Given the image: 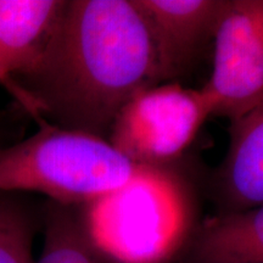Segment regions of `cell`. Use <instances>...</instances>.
I'll return each mask as SVG.
<instances>
[{"mask_svg": "<svg viewBox=\"0 0 263 263\" xmlns=\"http://www.w3.org/2000/svg\"><path fill=\"white\" fill-rule=\"evenodd\" d=\"M195 263H263V205L221 213L207 221L194 242Z\"/></svg>", "mask_w": 263, "mask_h": 263, "instance_id": "9c48e42d", "label": "cell"}, {"mask_svg": "<svg viewBox=\"0 0 263 263\" xmlns=\"http://www.w3.org/2000/svg\"><path fill=\"white\" fill-rule=\"evenodd\" d=\"M37 123L27 139L0 147V192L39 193L83 207L160 171L137 166L103 138Z\"/></svg>", "mask_w": 263, "mask_h": 263, "instance_id": "7a4b0ae2", "label": "cell"}, {"mask_svg": "<svg viewBox=\"0 0 263 263\" xmlns=\"http://www.w3.org/2000/svg\"><path fill=\"white\" fill-rule=\"evenodd\" d=\"M212 45L211 76L201 90L211 116L232 123L263 98V0H228Z\"/></svg>", "mask_w": 263, "mask_h": 263, "instance_id": "5b68a950", "label": "cell"}, {"mask_svg": "<svg viewBox=\"0 0 263 263\" xmlns=\"http://www.w3.org/2000/svg\"><path fill=\"white\" fill-rule=\"evenodd\" d=\"M210 116L201 88L159 83L138 91L121 108L107 141L137 166L166 170L188 150Z\"/></svg>", "mask_w": 263, "mask_h": 263, "instance_id": "277c9868", "label": "cell"}, {"mask_svg": "<svg viewBox=\"0 0 263 263\" xmlns=\"http://www.w3.org/2000/svg\"><path fill=\"white\" fill-rule=\"evenodd\" d=\"M213 189L222 213L263 205V98L230 123L229 146L216 171Z\"/></svg>", "mask_w": 263, "mask_h": 263, "instance_id": "ba28073f", "label": "cell"}, {"mask_svg": "<svg viewBox=\"0 0 263 263\" xmlns=\"http://www.w3.org/2000/svg\"><path fill=\"white\" fill-rule=\"evenodd\" d=\"M67 0H0V84L32 70L50 44Z\"/></svg>", "mask_w": 263, "mask_h": 263, "instance_id": "52a82bcc", "label": "cell"}, {"mask_svg": "<svg viewBox=\"0 0 263 263\" xmlns=\"http://www.w3.org/2000/svg\"><path fill=\"white\" fill-rule=\"evenodd\" d=\"M166 170L82 207L91 241L114 263H162L182 244L188 218L172 192H151Z\"/></svg>", "mask_w": 263, "mask_h": 263, "instance_id": "3957f363", "label": "cell"}, {"mask_svg": "<svg viewBox=\"0 0 263 263\" xmlns=\"http://www.w3.org/2000/svg\"><path fill=\"white\" fill-rule=\"evenodd\" d=\"M228 0H133L149 28L162 82L185 72L213 41Z\"/></svg>", "mask_w": 263, "mask_h": 263, "instance_id": "8992f818", "label": "cell"}, {"mask_svg": "<svg viewBox=\"0 0 263 263\" xmlns=\"http://www.w3.org/2000/svg\"><path fill=\"white\" fill-rule=\"evenodd\" d=\"M37 212L21 193L0 192V263H34Z\"/></svg>", "mask_w": 263, "mask_h": 263, "instance_id": "8fae6325", "label": "cell"}, {"mask_svg": "<svg viewBox=\"0 0 263 263\" xmlns=\"http://www.w3.org/2000/svg\"><path fill=\"white\" fill-rule=\"evenodd\" d=\"M159 83L155 44L133 0H67L41 61L5 89L35 122L107 140L129 99Z\"/></svg>", "mask_w": 263, "mask_h": 263, "instance_id": "6da1fadb", "label": "cell"}, {"mask_svg": "<svg viewBox=\"0 0 263 263\" xmlns=\"http://www.w3.org/2000/svg\"><path fill=\"white\" fill-rule=\"evenodd\" d=\"M42 254L34 263H104L91 241L82 207L48 201L42 209Z\"/></svg>", "mask_w": 263, "mask_h": 263, "instance_id": "30bf717a", "label": "cell"}]
</instances>
